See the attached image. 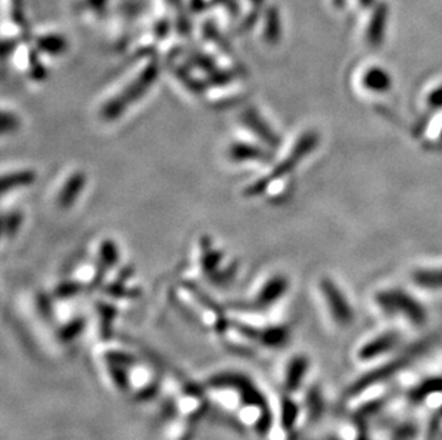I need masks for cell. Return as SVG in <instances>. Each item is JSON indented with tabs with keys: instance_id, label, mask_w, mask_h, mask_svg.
Wrapping results in <instances>:
<instances>
[{
	"instance_id": "cell-26",
	"label": "cell",
	"mask_w": 442,
	"mask_h": 440,
	"mask_svg": "<svg viewBox=\"0 0 442 440\" xmlns=\"http://www.w3.org/2000/svg\"><path fill=\"white\" fill-rule=\"evenodd\" d=\"M358 4L362 6V8H371L374 5V0H358Z\"/></svg>"
},
{
	"instance_id": "cell-27",
	"label": "cell",
	"mask_w": 442,
	"mask_h": 440,
	"mask_svg": "<svg viewBox=\"0 0 442 440\" xmlns=\"http://www.w3.org/2000/svg\"><path fill=\"white\" fill-rule=\"evenodd\" d=\"M332 5L335 8H341L344 5V0H332Z\"/></svg>"
},
{
	"instance_id": "cell-11",
	"label": "cell",
	"mask_w": 442,
	"mask_h": 440,
	"mask_svg": "<svg viewBox=\"0 0 442 440\" xmlns=\"http://www.w3.org/2000/svg\"><path fill=\"white\" fill-rule=\"evenodd\" d=\"M269 148L262 143H252L246 140H233L226 149V158L231 163H263L270 159Z\"/></svg>"
},
{
	"instance_id": "cell-12",
	"label": "cell",
	"mask_w": 442,
	"mask_h": 440,
	"mask_svg": "<svg viewBox=\"0 0 442 440\" xmlns=\"http://www.w3.org/2000/svg\"><path fill=\"white\" fill-rule=\"evenodd\" d=\"M399 342L401 336L398 332L394 331L384 332L362 343V346L357 350V358L364 363L374 362L377 359L384 358L388 353H392L398 348Z\"/></svg>"
},
{
	"instance_id": "cell-28",
	"label": "cell",
	"mask_w": 442,
	"mask_h": 440,
	"mask_svg": "<svg viewBox=\"0 0 442 440\" xmlns=\"http://www.w3.org/2000/svg\"><path fill=\"white\" fill-rule=\"evenodd\" d=\"M249 2H251L252 5H255L256 8H259V6L263 4V0H249Z\"/></svg>"
},
{
	"instance_id": "cell-14",
	"label": "cell",
	"mask_w": 442,
	"mask_h": 440,
	"mask_svg": "<svg viewBox=\"0 0 442 440\" xmlns=\"http://www.w3.org/2000/svg\"><path fill=\"white\" fill-rule=\"evenodd\" d=\"M38 179V173L29 168H21L15 171L5 172L2 176V195L6 196L9 193L31 188Z\"/></svg>"
},
{
	"instance_id": "cell-8",
	"label": "cell",
	"mask_w": 442,
	"mask_h": 440,
	"mask_svg": "<svg viewBox=\"0 0 442 440\" xmlns=\"http://www.w3.org/2000/svg\"><path fill=\"white\" fill-rule=\"evenodd\" d=\"M311 372V359L305 353H292L278 370V387L282 393L295 396L302 390Z\"/></svg>"
},
{
	"instance_id": "cell-15",
	"label": "cell",
	"mask_w": 442,
	"mask_h": 440,
	"mask_svg": "<svg viewBox=\"0 0 442 440\" xmlns=\"http://www.w3.org/2000/svg\"><path fill=\"white\" fill-rule=\"evenodd\" d=\"M35 48L38 52L48 56H60L68 50V41L59 33H45L35 39Z\"/></svg>"
},
{
	"instance_id": "cell-13",
	"label": "cell",
	"mask_w": 442,
	"mask_h": 440,
	"mask_svg": "<svg viewBox=\"0 0 442 440\" xmlns=\"http://www.w3.org/2000/svg\"><path fill=\"white\" fill-rule=\"evenodd\" d=\"M88 183L86 173L82 171L72 172L60 185L56 193V206L62 210H69L82 196Z\"/></svg>"
},
{
	"instance_id": "cell-3",
	"label": "cell",
	"mask_w": 442,
	"mask_h": 440,
	"mask_svg": "<svg viewBox=\"0 0 442 440\" xmlns=\"http://www.w3.org/2000/svg\"><path fill=\"white\" fill-rule=\"evenodd\" d=\"M318 141L320 137L315 132L302 133L300 139L292 144L289 152L282 159H279L276 165L270 166L268 172H265V175L256 178L243 188L242 191L243 198L246 199L262 198L272 186L288 179L292 175V172L302 163V161L315 151Z\"/></svg>"
},
{
	"instance_id": "cell-18",
	"label": "cell",
	"mask_w": 442,
	"mask_h": 440,
	"mask_svg": "<svg viewBox=\"0 0 442 440\" xmlns=\"http://www.w3.org/2000/svg\"><path fill=\"white\" fill-rule=\"evenodd\" d=\"M263 39L269 45H276L280 41L282 26L280 16L276 8H269L265 14V25H263Z\"/></svg>"
},
{
	"instance_id": "cell-9",
	"label": "cell",
	"mask_w": 442,
	"mask_h": 440,
	"mask_svg": "<svg viewBox=\"0 0 442 440\" xmlns=\"http://www.w3.org/2000/svg\"><path fill=\"white\" fill-rule=\"evenodd\" d=\"M320 291L322 293L324 304L330 318L338 328H349L354 323V309L348 302L342 290L331 279L324 277L320 281Z\"/></svg>"
},
{
	"instance_id": "cell-17",
	"label": "cell",
	"mask_w": 442,
	"mask_h": 440,
	"mask_svg": "<svg viewBox=\"0 0 442 440\" xmlns=\"http://www.w3.org/2000/svg\"><path fill=\"white\" fill-rule=\"evenodd\" d=\"M362 85L371 92H386L391 87V76L381 68H371L362 76Z\"/></svg>"
},
{
	"instance_id": "cell-23",
	"label": "cell",
	"mask_w": 442,
	"mask_h": 440,
	"mask_svg": "<svg viewBox=\"0 0 442 440\" xmlns=\"http://www.w3.org/2000/svg\"><path fill=\"white\" fill-rule=\"evenodd\" d=\"M86 5L96 15H103L107 6V0H86Z\"/></svg>"
},
{
	"instance_id": "cell-22",
	"label": "cell",
	"mask_w": 442,
	"mask_h": 440,
	"mask_svg": "<svg viewBox=\"0 0 442 440\" xmlns=\"http://www.w3.org/2000/svg\"><path fill=\"white\" fill-rule=\"evenodd\" d=\"M19 126H21L19 116L15 112L5 107L4 113H2V132H4V134L16 132L19 129Z\"/></svg>"
},
{
	"instance_id": "cell-2",
	"label": "cell",
	"mask_w": 442,
	"mask_h": 440,
	"mask_svg": "<svg viewBox=\"0 0 442 440\" xmlns=\"http://www.w3.org/2000/svg\"><path fill=\"white\" fill-rule=\"evenodd\" d=\"M139 353L125 343L113 339L93 345V365L102 383L110 392L125 396L127 392V376Z\"/></svg>"
},
{
	"instance_id": "cell-4",
	"label": "cell",
	"mask_w": 442,
	"mask_h": 440,
	"mask_svg": "<svg viewBox=\"0 0 442 440\" xmlns=\"http://www.w3.org/2000/svg\"><path fill=\"white\" fill-rule=\"evenodd\" d=\"M159 76V66L157 60L147 62L127 83H125L115 95L107 97L99 109V117L103 122H115L120 119L135 103L144 97L152 89Z\"/></svg>"
},
{
	"instance_id": "cell-1",
	"label": "cell",
	"mask_w": 442,
	"mask_h": 440,
	"mask_svg": "<svg viewBox=\"0 0 442 440\" xmlns=\"http://www.w3.org/2000/svg\"><path fill=\"white\" fill-rule=\"evenodd\" d=\"M211 407L229 416L246 433L265 440L272 429V399L248 375L238 370H222L211 375L204 383Z\"/></svg>"
},
{
	"instance_id": "cell-5",
	"label": "cell",
	"mask_w": 442,
	"mask_h": 440,
	"mask_svg": "<svg viewBox=\"0 0 442 440\" xmlns=\"http://www.w3.org/2000/svg\"><path fill=\"white\" fill-rule=\"evenodd\" d=\"M289 290V279L282 273H275L259 283L249 298L236 305L239 313H266Z\"/></svg>"
},
{
	"instance_id": "cell-21",
	"label": "cell",
	"mask_w": 442,
	"mask_h": 440,
	"mask_svg": "<svg viewBox=\"0 0 442 440\" xmlns=\"http://www.w3.org/2000/svg\"><path fill=\"white\" fill-rule=\"evenodd\" d=\"M23 223V216L18 210H11L6 212L2 218V229H4V236L5 237H14L22 227Z\"/></svg>"
},
{
	"instance_id": "cell-25",
	"label": "cell",
	"mask_w": 442,
	"mask_h": 440,
	"mask_svg": "<svg viewBox=\"0 0 442 440\" xmlns=\"http://www.w3.org/2000/svg\"><path fill=\"white\" fill-rule=\"evenodd\" d=\"M191 8L194 12H204L209 8V4L206 0H191Z\"/></svg>"
},
{
	"instance_id": "cell-10",
	"label": "cell",
	"mask_w": 442,
	"mask_h": 440,
	"mask_svg": "<svg viewBox=\"0 0 442 440\" xmlns=\"http://www.w3.org/2000/svg\"><path fill=\"white\" fill-rule=\"evenodd\" d=\"M241 123L245 129L256 137L259 143L269 149H275L280 144L279 134L272 129L268 120L261 114V112L255 107H248L241 114Z\"/></svg>"
},
{
	"instance_id": "cell-20",
	"label": "cell",
	"mask_w": 442,
	"mask_h": 440,
	"mask_svg": "<svg viewBox=\"0 0 442 440\" xmlns=\"http://www.w3.org/2000/svg\"><path fill=\"white\" fill-rule=\"evenodd\" d=\"M414 281L425 289L441 290L442 289V267L439 269H419L412 274Z\"/></svg>"
},
{
	"instance_id": "cell-16",
	"label": "cell",
	"mask_w": 442,
	"mask_h": 440,
	"mask_svg": "<svg viewBox=\"0 0 442 440\" xmlns=\"http://www.w3.org/2000/svg\"><path fill=\"white\" fill-rule=\"evenodd\" d=\"M386 18H388L386 5H384V4L378 5V8L375 9V12L371 16L368 26H367V41L371 46H377L381 43V41L384 38Z\"/></svg>"
},
{
	"instance_id": "cell-19",
	"label": "cell",
	"mask_w": 442,
	"mask_h": 440,
	"mask_svg": "<svg viewBox=\"0 0 442 440\" xmlns=\"http://www.w3.org/2000/svg\"><path fill=\"white\" fill-rule=\"evenodd\" d=\"M120 260V252L119 247L116 245V242H113L112 239H105L102 240L100 246H99V252H98V263L106 269L107 272L112 270L113 267L117 266Z\"/></svg>"
},
{
	"instance_id": "cell-6",
	"label": "cell",
	"mask_w": 442,
	"mask_h": 440,
	"mask_svg": "<svg viewBox=\"0 0 442 440\" xmlns=\"http://www.w3.org/2000/svg\"><path fill=\"white\" fill-rule=\"evenodd\" d=\"M198 266L204 277H206L212 284L223 287L229 284L238 272L235 263L225 264V253L214 245V242L205 236L201 240V253L198 259Z\"/></svg>"
},
{
	"instance_id": "cell-7",
	"label": "cell",
	"mask_w": 442,
	"mask_h": 440,
	"mask_svg": "<svg viewBox=\"0 0 442 440\" xmlns=\"http://www.w3.org/2000/svg\"><path fill=\"white\" fill-rule=\"evenodd\" d=\"M375 302L384 313L402 316L414 326H422L426 322V313L421 304L402 290L389 289L379 291Z\"/></svg>"
},
{
	"instance_id": "cell-24",
	"label": "cell",
	"mask_w": 442,
	"mask_h": 440,
	"mask_svg": "<svg viewBox=\"0 0 442 440\" xmlns=\"http://www.w3.org/2000/svg\"><path fill=\"white\" fill-rule=\"evenodd\" d=\"M428 104L431 107H442V86L436 87L428 96Z\"/></svg>"
}]
</instances>
